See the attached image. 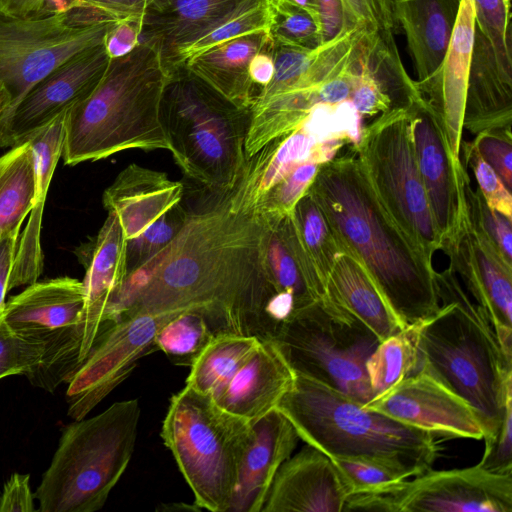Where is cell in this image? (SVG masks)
<instances>
[{
  "instance_id": "6da1fadb",
  "label": "cell",
  "mask_w": 512,
  "mask_h": 512,
  "mask_svg": "<svg viewBox=\"0 0 512 512\" xmlns=\"http://www.w3.org/2000/svg\"><path fill=\"white\" fill-rule=\"evenodd\" d=\"M266 231L258 214L231 208L230 192L208 191L207 200L187 212L174 239L127 276L110 316L121 320L195 310L216 335L270 340L265 308L273 293L265 268Z\"/></svg>"
},
{
  "instance_id": "7a4b0ae2",
  "label": "cell",
  "mask_w": 512,
  "mask_h": 512,
  "mask_svg": "<svg viewBox=\"0 0 512 512\" xmlns=\"http://www.w3.org/2000/svg\"><path fill=\"white\" fill-rule=\"evenodd\" d=\"M307 191L340 252L362 263L402 329L440 310L432 262L381 204L352 145L319 166Z\"/></svg>"
},
{
  "instance_id": "3957f363",
  "label": "cell",
  "mask_w": 512,
  "mask_h": 512,
  "mask_svg": "<svg viewBox=\"0 0 512 512\" xmlns=\"http://www.w3.org/2000/svg\"><path fill=\"white\" fill-rule=\"evenodd\" d=\"M440 310L416 325V369L466 401L485 444L498 432L512 399V362L484 310L449 267L435 274Z\"/></svg>"
},
{
  "instance_id": "277c9868",
  "label": "cell",
  "mask_w": 512,
  "mask_h": 512,
  "mask_svg": "<svg viewBox=\"0 0 512 512\" xmlns=\"http://www.w3.org/2000/svg\"><path fill=\"white\" fill-rule=\"evenodd\" d=\"M168 79L158 51L146 43L111 59L97 87L66 112L64 164L75 166L130 149L170 151L161 119Z\"/></svg>"
},
{
  "instance_id": "5b68a950",
  "label": "cell",
  "mask_w": 512,
  "mask_h": 512,
  "mask_svg": "<svg viewBox=\"0 0 512 512\" xmlns=\"http://www.w3.org/2000/svg\"><path fill=\"white\" fill-rule=\"evenodd\" d=\"M276 409L306 444L330 458L364 459L407 478L431 470L441 454L437 435L369 410L342 392L295 373Z\"/></svg>"
},
{
  "instance_id": "8992f818",
  "label": "cell",
  "mask_w": 512,
  "mask_h": 512,
  "mask_svg": "<svg viewBox=\"0 0 512 512\" xmlns=\"http://www.w3.org/2000/svg\"><path fill=\"white\" fill-rule=\"evenodd\" d=\"M161 119L170 153L207 191L230 192L247 162L251 109L236 105L184 66L169 73Z\"/></svg>"
},
{
  "instance_id": "52a82bcc",
  "label": "cell",
  "mask_w": 512,
  "mask_h": 512,
  "mask_svg": "<svg viewBox=\"0 0 512 512\" xmlns=\"http://www.w3.org/2000/svg\"><path fill=\"white\" fill-rule=\"evenodd\" d=\"M140 413L130 399L66 426L34 495L38 511L100 510L131 460Z\"/></svg>"
},
{
  "instance_id": "ba28073f",
  "label": "cell",
  "mask_w": 512,
  "mask_h": 512,
  "mask_svg": "<svg viewBox=\"0 0 512 512\" xmlns=\"http://www.w3.org/2000/svg\"><path fill=\"white\" fill-rule=\"evenodd\" d=\"M251 434L252 422L188 386L170 399L161 429L195 504L212 512H227Z\"/></svg>"
},
{
  "instance_id": "9c48e42d",
  "label": "cell",
  "mask_w": 512,
  "mask_h": 512,
  "mask_svg": "<svg viewBox=\"0 0 512 512\" xmlns=\"http://www.w3.org/2000/svg\"><path fill=\"white\" fill-rule=\"evenodd\" d=\"M271 340L295 373L363 405L374 397L365 364L380 341L331 301L319 300L297 311Z\"/></svg>"
},
{
  "instance_id": "30bf717a",
  "label": "cell",
  "mask_w": 512,
  "mask_h": 512,
  "mask_svg": "<svg viewBox=\"0 0 512 512\" xmlns=\"http://www.w3.org/2000/svg\"><path fill=\"white\" fill-rule=\"evenodd\" d=\"M353 147L381 204L432 262L442 243L419 173L408 110H390L371 119Z\"/></svg>"
},
{
  "instance_id": "8fae6325",
  "label": "cell",
  "mask_w": 512,
  "mask_h": 512,
  "mask_svg": "<svg viewBox=\"0 0 512 512\" xmlns=\"http://www.w3.org/2000/svg\"><path fill=\"white\" fill-rule=\"evenodd\" d=\"M117 20L87 6L31 16L0 10V83L11 96L2 116L61 63L102 44Z\"/></svg>"
},
{
  "instance_id": "7c38bea8",
  "label": "cell",
  "mask_w": 512,
  "mask_h": 512,
  "mask_svg": "<svg viewBox=\"0 0 512 512\" xmlns=\"http://www.w3.org/2000/svg\"><path fill=\"white\" fill-rule=\"evenodd\" d=\"M84 301L83 282L62 276L37 280L5 302L8 327L42 345L39 365L26 375L33 386L53 392L78 370Z\"/></svg>"
},
{
  "instance_id": "4fadbf2b",
  "label": "cell",
  "mask_w": 512,
  "mask_h": 512,
  "mask_svg": "<svg viewBox=\"0 0 512 512\" xmlns=\"http://www.w3.org/2000/svg\"><path fill=\"white\" fill-rule=\"evenodd\" d=\"M182 313V312H181ZM180 313H141L108 327L68 382V415L85 418L135 368L137 361L156 348L158 330Z\"/></svg>"
},
{
  "instance_id": "5bb4252c",
  "label": "cell",
  "mask_w": 512,
  "mask_h": 512,
  "mask_svg": "<svg viewBox=\"0 0 512 512\" xmlns=\"http://www.w3.org/2000/svg\"><path fill=\"white\" fill-rule=\"evenodd\" d=\"M381 493L387 512H512V472L429 470Z\"/></svg>"
},
{
  "instance_id": "9a60e30c",
  "label": "cell",
  "mask_w": 512,
  "mask_h": 512,
  "mask_svg": "<svg viewBox=\"0 0 512 512\" xmlns=\"http://www.w3.org/2000/svg\"><path fill=\"white\" fill-rule=\"evenodd\" d=\"M111 58L104 44L88 47L52 70L0 117V147L26 142L97 87Z\"/></svg>"
},
{
  "instance_id": "2e32d148",
  "label": "cell",
  "mask_w": 512,
  "mask_h": 512,
  "mask_svg": "<svg viewBox=\"0 0 512 512\" xmlns=\"http://www.w3.org/2000/svg\"><path fill=\"white\" fill-rule=\"evenodd\" d=\"M442 251L464 289L490 320L502 352L512 361V264L467 217Z\"/></svg>"
},
{
  "instance_id": "e0dca14e",
  "label": "cell",
  "mask_w": 512,
  "mask_h": 512,
  "mask_svg": "<svg viewBox=\"0 0 512 512\" xmlns=\"http://www.w3.org/2000/svg\"><path fill=\"white\" fill-rule=\"evenodd\" d=\"M408 119L419 173L442 250L455 238L466 214L462 190L465 166L453 157L440 121L424 97L408 109Z\"/></svg>"
},
{
  "instance_id": "ac0fdd59",
  "label": "cell",
  "mask_w": 512,
  "mask_h": 512,
  "mask_svg": "<svg viewBox=\"0 0 512 512\" xmlns=\"http://www.w3.org/2000/svg\"><path fill=\"white\" fill-rule=\"evenodd\" d=\"M437 436L482 439L474 409L430 376L417 372L363 405Z\"/></svg>"
},
{
  "instance_id": "d6986e66",
  "label": "cell",
  "mask_w": 512,
  "mask_h": 512,
  "mask_svg": "<svg viewBox=\"0 0 512 512\" xmlns=\"http://www.w3.org/2000/svg\"><path fill=\"white\" fill-rule=\"evenodd\" d=\"M74 254L85 269L81 366L105 331L106 313L128 276L127 239L117 215L109 212L98 233L75 248Z\"/></svg>"
},
{
  "instance_id": "ffe728a7",
  "label": "cell",
  "mask_w": 512,
  "mask_h": 512,
  "mask_svg": "<svg viewBox=\"0 0 512 512\" xmlns=\"http://www.w3.org/2000/svg\"><path fill=\"white\" fill-rule=\"evenodd\" d=\"M266 0H148L140 43L154 47L170 73L183 50L211 30Z\"/></svg>"
},
{
  "instance_id": "44dd1931",
  "label": "cell",
  "mask_w": 512,
  "mask_h": 512,
  "mask_svg": "<svg viewBox=\"0 0 512 512\" xmlns=\"http://www.w3.org/2000/svg\"><path fill=\"white\" fill-rule=\"evenodd\" d=\"M349 495L332 459L307 444L280 466L261 512H342Z\"/></svg>"
},
{
  "instance_id": "7402d4cb",
  "label": "cell",
  "mask_w": 512,
  "mask_h": 512,
  "mask_svg": "<svg viewBox=\"0 0 512 512\" xmlns=\"http://www.w3.org/2000/svg\"><path fill=\"white\" fill-rule=\"evenodd\" d=\"M475 31L473 0H461L440 68L426 82H416L421 94L436 113L456 160H461L465 95Z\"/></svg>"
},
{
  "instance_id": "603a6c76",
  "label": "cell",
  "mask_w": 512,
  "mask_h": 512,
  "mask_svg": "<svg viewBox=\"0 0 512 512\" xmlns=\"http://www.w3.org/2000/svg\"><path fill=\"white\" fill-rule=\"evenodd\" d=\"M299 436L288 418L273 409L252 422L227 512H260L280 466L291 456Z\"/></svg>"
},
{
  "instance_id": "cb8c5ba5",
  "label": "cell",
  "mask_w": 512,
  "mask_h": 512,
  "mask_svg": "<svg viewBox=\"0 0 512 512\" xmlns=\"http://www.w3.org/2000/svg\"><path fill=\"white\" fill-rule=\"evenodd\" d=\"M332 159L324 142L319 143L302 127L275 138L247 159L235 187L230 191L231 208L254 213L268 191L299 164Z\"/></svg>"
},
{
  "instance_id": "d4e9b609",
  "label": "cell",
  "mask_w": 512,
  "mask_h": 512,
  "mask_svg": "<svg viewBox=\"0 0 512 512\" xmlns=\"http://www.w3.org/2000/svg\"><path fill=\"white\" fill-rule=\"evenodd\" d=\"M183 193V184L166 173L132 163L106 188L102 203L108 213L117 215L128 241L181 203Z\"/></svg>"
},
{
  "instance_id": "484cf974",
  "label": "cell",
  "mask_w": 512,
  "mask_h": 512,
  "mask_svg": "<svg viewBox=\"0 0 512 512\" xmlns=\"http://www.w3.org/2000/svg\"><path fill=\"white\" fill-rule=\"evenodd\" d=\"M66 112L26 141L30 143L33 152L35 196L29 219L23 233L19 235L8 291L36 282L43 271L42 218L49 186L62 155Z\"/></svg>"
},
{
  "instance_id": "4316f807",
  "label": "cell",
  "mask_w": 512,
  "mask_h": 512,
  "mask_svg": "<svg viewBox=\"0 0 512 512\" xmlns=\"http://www.w3.org/2000/svg\"><path fill=\"white\" fill-rule=\"evenodd\" d=\"M294 377L277 345L263 340L215 401L229 413L253 422L277 407Z\"/></svg>"
},
{
  "instance_id": "83f0119b",
  "label": "cell",
  "mask_w": 512,
  "mask_h": 512,
  "mask_svg": "<svg viewBox=\"0 0 512 512\" xmlns=\"http://www.w3.org/2000/svg\"><path fill=\"white\" fill-rule=\"evenodd\" d=\"M512 73L503 70L492 45L475 31L463 116V129L479 134L511 130Z\"/></svg>"
},
{
  "instance_id": "f1b7e54d",
  "label": "cell",
  "mask_w": 512,
  "mask_h": 512,
  "mask_svg": "<svg viewBox=\"0 0 512 512\" xmlns=\"http://www.w3.org/2000/svg\"><path fill=\"white\" fill-rule=\"evenodd\" d=\"M461 0H393L396 24L406 37L417 83L440 68Z\"/></svg>"
},
{
  "instance_id": "f546056e",
  "label": "cell",
  "mask_w": 512,
  "mask_h": 512,
  "mask_svg": "<svg viewBox=\"0 0 512 512\" xmlns=\"http://www.w3.org/2000/svg\"><path fill=\"white\" fill-rule=\"evenodd\" d=\"M270 40L266 30L250 32L208 49L182 66L236 105L251 109L256 95L249 64Z\"/></svg>"
},
{
  "instance_id": "4dcf8cb0",
  "label": "cell",
  "mask_w": 512,
  "mask_h": 512,
  "mask_svg": "<svg viewBox=\"0 0 512 512\" xmlns=\"http://www.w3.org/2000/svg\"><path fill=\"white\" fill-rule=\"evenodd\" d=\"M322 299L362 322L380 342L402 330L365 267L351 254L337 256Z\"/></svg>"
},
{
  "instance_id": "1f68e13d",
  "label": "cell",
  "mask_w": 512,
  "mask_h": 512,
  "mask_svg": "<svg viewBox=\"0 0 512 512\" xmlns=\"http://www.w3.org/2000/svg\"><path fill=\"white\" fill-rule=\"evenodd\" d=\"M261 341L249 335H216L191 365L186 386L216 400Z\"/></svg>"
},
{
  "instance_id": "d6a6232c",
  "label": "cell",
  "mask_w": 512,
  "mask_h": 512,
  "mask_svg": "<svg viewBox=\"0 0 512 512\" xmlns=\"http://www.w3.org/2000/svg\"><path fill=\"white\" fill-rule=\"evenodd\" d=\"M35 196L33 152L29 142L0 156V240L20 234Z\"/></svg>"
},
{
  "instance_id": "836d02e7",
  "label": "cell",
  "mask_w": 512,
  "mask_h": 512,
  "mask_svg": "<svg viewBox=\"0 0 512 512\" xmlns=\"http://www.w3.org/2000/svg\"><path fill=\"white\" fill-rule=\"evenodd\" d=\"M290 220L298 243L326 292L329 275L341 252L322 210L308 191L295 205Z\"/></svg>"
},
{
  "instance_id": "e575fe53",
  "label": "cell",
  "mask_w": 512,
  "mask_h": 512,
  "mask_svg": "<svg viewBox=\"0 0 512 512\" xmlns=\"http://www.w3.org/2000/svg\"><path fill=\"white\" fill-rule=\"evenodd\" d=\"M416 325L384 339L368 357L365 367L374 397L415 374Z\"/></svg>"
},
{
  "instance_id": "d590c367",
  "label": "cell",
  "mask_w": 512,
  "mask_h": 512,
  "mask_svg": "<svg viewBox=\"0 0 512 512\" xmlns=\"http://www.w3.org/2000/svg\"><path fill=\"white\" fill-rule=\"evenodd\" d=\"M277 223H266V273L272 289V297L274 295L291 296L295 301L297 311H299L317 302L318 299L312 292L293 251L281 234Z\"/></svg>"
},
{
  "instance_id": "8d00e7d4",
  "label": "cell",
  "mask_w": 512,
  "mask_h": 512,
  "mask_svg": "<svg viewBox=\"0 0 512 512\" xmlns=\"http://www.w3.org/2000/svg\"><path fill=\"white\" fill-rule=\"evenodd\" d=\"M215 336L202 313L187 310L161 326L155 336L154 344L173 364L191 367Z\"/></svg>"
},
{
  "instance_id": "74e56055",
  "label": "cell",
  "mask_w": 512,
  "mask_h": 512,
  "mask_svg": "<svg viewBox=\"0 0 512 512\" xmlns=\"http://www.w3.org/2000/svg\"><path fill=\"white\" fill-rule=\"evenodd\" d=\"M268 10L267 33L272 42L304 49L322 44L320 20L310 11L294 4L270 1Z\"/></svg>"
},
{
  "instance_id": "f35d334b",
  "label": "cell",
  "mask_w": 512,
  "mask_h": 512,
  "mask_svg": "<svg viewBox=\"0 0 512 512\" xmlns=\"http://www.w3.org/2000/svg\"><path fill=\"white\" fill-rule=\"evenodd\" d=\"M462 190L468 219L485 234L503 258L512 264V219L491 209L478 187L472 189L467 167L462 174Z\"/></svg>"
},
{
  "instance_id": "ab89813d",
  "label": "cell",
  "mask_w": 512,
  "mask_h": 512,
  "mask_svg": "<svg viewBox=\"0 0 512 512\" xmlns=\"http://www.w3.org/2000/svg\"><path fill=\"white\" fill-rule=\"evenodd\" d=\"M320 164L306 161L275 184L265 195L255 212L266 223L278 222L290 215L313 182Z\"/></svg>"
},
{
  "instance_id": "60d3db41",
  "label": "cell",
  "mask_w": 512,
  "mask_h": 512,
  "mask_svg": "<svg viewBox=\"0 0 512 512\" xmlns=\"http://www.w3.org/2000/svg\"><path fill=\"white\" fill-rule=\"evenodd\" d=\"M187 210L176 204L145 231L127 241L128 275L161 252L183 227Z\"/></svg>"
},
{
  "instance_id": "b9f144b4",
  "label": "cell",
  "mask_w": 512,
  "mask_h": 512,
  "mask_svg": "<svg viewBox=\"0 0 512 512\" xmlns=\"http://www.w3.org/2000/svg\"><path fill=\"white\" fill-rule=\"evenodd\" d=\"M268 16V1L266 0L232 17L183 50L178 56L173 70L181 67L188 59L226 41L258 30L267 31Z\"/></svg>"
},
{
  "instance_id": "7bdbcfd3",
  "label": "cell",
  "mask_w": 512,
  "mask_h": 512,
  "mask_svg": "<svg viewBox=\"0 0 512 512\" xmlns=\"http://www.w3.org/2000/svg\"><path fill=\"white\" fill-rule=\"evenodd\" d=\"M476 29L490 42L500 67L512 73L511 12L503 0H473Z\"/></svg>"
},
{
  "instance_id": "ee69618b",
  "label": "cell",
  "mask_w": 512,
  "mask_h": 512,
  "mask_svg": "<svg viewBox=\"0 0 512 512\" xmlns=\"http://www.w3.org/2000/svg\"><path fill=\"white\" fill-rule=\"evenodd\" d=\"M331 459L342 474L350 495L388 492L395 484L409 479L399 470L379 462L351 458Z\"/></svg>"
},
{
  "instance_id": "f6af8a7d",
  "label": "cell",
  "mask_w": 512,
  "mask_h": 512,
  "mask_svg": "<svg viewBox=\"0 0 512 512\" xmlns=\"http://www.w3.org/2000/svg\"><path fill=\"white\" fill-rule=\"evenodd\" d=\"M43 353L39 342L25 338L0 317V380L12 375H27L40 363Z\"/></svg>"
},
{
  "instance_id": "bcb514c9",
  "label": "cell",
  "mask_w": 512,
  "mask_h": 512,
  "mask_svg": "<svg viewBox=\"0 0 512 512\" xmlns=\"http://www.w3.org/2000/svg\"><path fill=\"white\" fill-rule=\"evenodd\" d=\"M465 167L473 171L477 187L487 205L512 219V192L509 191L493 168L481 157L472 142L461 143Z\"/></svg>"
},
{
  "instance_id": "7dc6e473",
  "label": "cell",
  "mask_w": 512,
  "mask_h": 512,
  "mask_svg": "<svg viewBox=\"0 0 512 512\" xmlns=\"http://www.w3.org/2000/svg\"><path fill=\"white\" fill-rule=\"evenodd\" d=\"M481 157L493 168L506 188L512 192L511 130H491L479 133L472 141Z\"/></svg>"
},
{
  "instance_id": "c3c4849f",
  "label": "cell",
  "mask_w": 512,
  "mask_h": 512,
  "mask_svg": "<svg viewBox=\"0 0 512 512\" xmlns=\"http://www.w3.org/2000/svg\"><path fill=\"white\" fill-rule=\"evenodd\" d=\"M349 27L365 26L379 32L394 33L393 0H341Z\"/></svg>"
},
{
  "instance_id": "681fc988",
  "label": "cell",
  "mask_w": 512,
  "mask_h": 512,
  "mask_svg": "<svg viewBox=\"0 0 512 512\" xmlns=\"http://www.w3.org/2000/svg\"><path fill=\"white\" fill-rule=\"evenodd\" d=\"M478 465L490 472H512V399L507 402L504 420L495 437L485 444V451Z\"/></svg>"
},
{
  "instance_id": "f907efd6",
  "label": "cell",
  "mask_w": 512,
  "mask_h": 512,
  "mask_svg": "<svg viewBox=\"0 0 512 512\" xmlns=\"http://www.w3.org/2000/svg\"><path fill=\"white\" fill-rule=\"evenodd\" d=\"M140 43V22L136 18L118 19L104 38V47L111 59L130 53Z\"/></svg>"
},
{
  "instance_id": "816d5d0a",
  "label": "cell",
  "mask_w": 512,
  "mask_h": 512,
  "mask_svg": "<svg viewBox=\"0 0 512 512\" xmlns=\"http://www.w3.org/2000/svg\"><path fill=\"white\" fill-rule=\"evenodd\" d=\"M29 474L14 473L4 484L0 494V512L35 511L34 498Z\"/></svg>"
},
{
  "instance_id": "f5cc1de1",
  "label": "cell",
  "mask_w": 512,
  "mask_h": 512,
  "mask_svg": "<svg viewBox=\"0 0 512 512\" xmlns=\"http://www.w3.org/2000/svg\"><path fill=\"white\" fill-rule=\"evenodd\" d=\"M322 43L338 36L349 27L341 0H317Z\"/></svg>"
},
{
  "instance_id": "db71d44e",
  "label": "cell",
  "mask_w": 512,
  "mask_h": 512,
  "mask_svg": "<svg viewBox=\"0 0 512 512\" xmlns=\"http://www.w3.org/2000/svg\"><path fill=\"white\" fill-rule=\"evenodd\" d=\"M84 6L96 9L117 19L142 16L148 0H82Z\"/></svg>"
},
{
  "instance_id": "11a10c76",
  "label": "cell",
  "mask_w": 512,
  "mask_h": 512,
  "mask_svg": "<svg viewBox=\"0 0 512 512\" xmlns=\"http://www.w3.org/2000/svg\"><path fill=\"white\" fill-rule=\"evenodd\" d=\"M20 234L6 236L0 240V317L2 316L8 283L12 271Z\"/></svg>"
},
{
  "instance_id": "9f6ffc18",
  "label": "cell",
  "mask_w": 512,
  "mask_h": 512,
  "mask_svg": "<svg viewBox=\"0 0 512 512\" xmlns=\"http://www.w3.org/2000/svg\"><path fill=\"white\" fill-rule=\"evenodd\" d=\"M272 41L270 40L250 61L249 75L254 85L266 87L274 74V61L271 53Z\"/></svg>"
},
{
  "instance_id": "6f0895ef",
  "label": "cell",
  "mask_w": 512,
  "mask_h": 512,
  "mask_svg": "<svg viewBox=\"0 0 512 512\" xmlns=\"http://www.w3.org/2000/svg\"><path fill=\"white\" fill-rule=\"evenodd\" d=\"M48 13L69 11L78 7H84L82 0H45Z\"/></svg>"
},
{
  "instance_id": "680465c9",
  "label": "cell",
  "mask_w": 512,
  "mask_h": 512,
  "mask_svg": "<svg viewBox=\"0 0 512 512\" xmlns=\"http://www.w3.org/2000/svg\"><path fill=\"white\" fill-rule=\"evenodd\" d=\"M268 1H270V2H286V3L300 6L304 9L310 11L314 15H316L320 20L317 0H268Z\"/></svg>"
},
{
  "instance_id": "91938a15",
  "label": "cell",
  "mask_w": 512,
  "mask_h": 512,
  "mask_svg": "<svg viewBox=\"0 0 512 512\" xmlns=\"http://www.w3.org/2000/svg\"><path fill=\"white\" fill-rule=\"evenodd\" d=\"M11 104V96L4 84L0 83V117L9 108Z\"/></svg>"
},
{
  "instance_id": "94428289",
  "label": "cell",
  "mask_w": 512,
  "mask_h": 512,
  "mask_svg": "<svg viewBox=\"0 0 512 512\" xmlns=\"http://www.w3.org/2000/svg\"><path fill=\"white\" fill-rule=\"evenodd\" d=\"M504 2V5L506 7V9L511 12V3H510V0H503Z\"/></svg>"
},
{
  "instance_id": "6125c7cd",
  "label": "cell",
  "mask_w": 512,
  "mask_h": 512,
  "mask_svg": "<svg viewBox=\"0 0 512 512\" xmlns=\"http://www.w3.org/2000/svg\"><path fill=\"white\" fill-rule=\"evenodd\" d=\"M5 1H6V0H0V9H2V8H3V5H4Z\"/></svg>"
}]
</instances>
